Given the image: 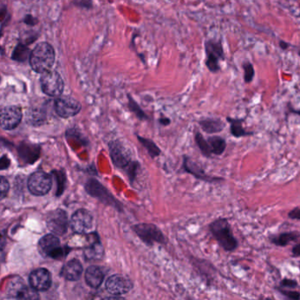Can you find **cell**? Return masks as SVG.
I'll return each mask as SVG.
<instances>
[{"mask_svg": "<svg viewBox=\"0 0 300 300\" xmlns=\"http://www.w3.org/2000/svg\"><path fill=\"white\" fill-rule=\"evenodd\" d=\"M209 232L219 247L226 253H234L239 246L238 238L234 236L233 228L229 219L224 217H219L210 222Z\"/></svg>", "mask_w": 300, "mask_h": 300, "instance_id": "cell-1", "label": "cell"}, {"mask_svg": "<svg viewBox=\"0 0 300 300\" xmlns=\"http://www.w3.org/2000/svg\"><path fill=\"white\" fill-rule=\"evenodd\" d=\"M56 58L55 49L49 43H40L31 51L29 63L34 72L38 73L49 71L53 67Z\"/></svg>", "mask_w": 300, "mask_h": 300, "instance_id": "cell-2", "label": "cell"}, {"mask_svg": "<svg viewBox=\"0 0 300 300\" xmlns=\"http://www.w3.org/2000/svg\"><path fill=\"white\" fill-rule=\"evenodd\" d=\"M42 90L49 97H59L64 88L62 77L56 71H47L42 73L40 79Z\"/></svg>", "mask_w": 300, "mask_h": 300, "instance_id": "cell-3", "label": "cell"}, {"mask_svg": "<svg viewBox=\"0 0 300 300\" xmlns=\"http://www.w3.org/2000/svg\"><path fill=\"white\" fill-rule=\"evenodd\" d=\"M39 248L44 256L57 260L65 256L70 251V249L61 247L60 240L56 234H48L41 238L39 241Z\"/></svg>", "mask_w": 300, "mask_h": 300, "instance_id": "cell-4", "label": "cell"}, {"mask_svg": "<svg viewBox=\"0 0 300 300\" xmlns=\"http://www.w3.org/2000/svg\"><path fill=\"white\" fill-rule=\"evenodd\" d=\"M28 187L33 195H47L52 187V178L45 172H33L29 176Z\"/></svg>", "mask_w": 300, "mask_h": 300, "instance_id": "cell-5", "label": "cell"}, {"mask_svg": "<svg viewBox=\"0 0 300 300\" xmlns=\"http://www.w3.org/2000/svg\"><path fill=\"white\" fill-rule=\"evenodd\" d=\"M55 110L60 117L70 118L80 112L81 104L79 100L72 97L62 96L55 100Z\"/></svg>", "mask_w": 300, "mask_h": 300, "instance_id": "cell-6", "label": "cell"}, {"mask_svg": "<svg viewBox=\"0 0 300 300\" xmlns=\"http://www.w3.org/2000/svg\"><path fill=\"white\" fill-rule=\"evenodd\" d=\"M205 49L207 55L206 65L210 72H217L220 70L219 63L224 60V50L220 42L208 41L205 43Z\"/></svg>", "mask_w": 300, "mask_h": 300, "instance_id": "cell-7", "label": "cell"}, {"mask_svg": "<svg viewBox=\"0 0 300 300\" xmlns=\"http://www.w3.org/2000/svg\"><path fill=\"white\" fill-rule=\"evenodd\" d=\"M7 294L17 300H35L39 296L32 287L29 288L21 278H14L7 286Z\"/></svg>", "mask_w": 300, "mask_h": 300, "instance_id": "cell-8", "label": "cell"}, {"mask_svg": "<svg viewBox=\"0 0 300 300\" xmlns=\"http://www.w3.org/2000/svg\"><path fill=\"white\" fill-rule=\"evenodd\" d=\"M183 168L187 173L190 174L193 176L195 177V179H197L199 181H205L207 183H210V184L222 183L225 181V179L223 177L213 176V175L207 174V173L205 172L203 167L199 166L198 164H196L195 161H193L191 158L187 157V156L184 157Z\"/></svg>", "mask_w": 300, "mask_h": 300, "instance_id": "cell-9", "label": "cell"}, {"mask_svg": "<svg viewBox=\"0 0 300 300\" xmlns=\"http://www.w3.org/2000/svg\"><path fill=\"white\" fill-rule=\"evenodd\" d=\"M133 229L135 233L139 236V238L148 245H153L155 242L164 243L162 233L154 224H137L134 226Z\"/></svg>", "mask_w": 300, "mask_h": 300, "instance_id": "cell-10", "label": "cell"}, {"mask_svg": "<svg viewBox=\"0 0 300 300\" xmlns=\"http://www.w3.org/2000/svg\"><path fill=\"white\" fill-rule=\"evenodd\" d=\"M47 226L53 234L62 236L68 230V217L66 212L61 209L51 211L47 218Z\"/></svg>", "mask_w": 300, "mask_h": 300, "instance_id": "cell-11", "label": "cell"}, {"mask_svg": "<svg viewBox=\"0 0 300 300\" xmlns=\"http://www.w3.org/2000/svg\"><path fill=\"white\" fill-rule=\"evenodd\" d=\"M110 155L114 165L120 168H127L130 167L131 153L129 149L119 141H114L110 143Z\"/></svg>", "mask_w": 300, "mask_h": 300, "instance_id": "cell-12", "label": "cell"}, {"mask_svg": "<svg viewBox=\"0 0 300 300\" xmlns=\"http://www.w3.org/2000/svg\"><path fill=\"white\" fill-rule=\"evenodd\" d=\"M22 119V111L18 106H7L1 111V127L5 130L15 129Z\"/></svg>", "mask_w": 300, "mask_h": 300, "instance_id": "cell-13", "label": "cell"}, {"mask_svg": "<svg viewBox=\"0 0 300 300\" xmlns=\"http://www.w3.org/2000/svg\"><path fill=\"white\" fill-rule=\"evenodd\" d=\"M71 227L74 233L84 234L88 233L93 227V216L85 209L77 210L72 215Z\"/></svg>", "mask_w": 300, "mask_h": 300, "instance_id": "cell-14", "label": "cell"}, {"mask_svg": "<svg viewBox=\"0 0 300 300\" xmlns=\"http://www.w3.org/2000/svg\"><path fill=\"white\" fill-rule=\"evenodd\" d=\"M52 284L51 274L48 269L40 268L34 269L29 275V284L35 291H45L48 290Z\"/></svg>", "mask_w": 300, "mask_h": 300, "instance_id": "cell-15", "label": "cell"}, {"mask_svg": "<svg viewBox=\"0 0 300 300\" xmlns=\"http://www.w3.org/2000/svg\"><path fill=\"white\" fill-rule=\"evenodd\" d=\"M132 283L127 277L114 275L106 282V289L112 295L120 296L128 293L132 289Z\"/></svg>", "mask_w": 300, "mask_h": 300, "instance_id": "cell-16", "label": "cell"}, {"mask_svg": "<svg viewBox=\"0 0 300 300\" xmlns=\"http://www.w3.org/2000/svg\"><path fill=\"white\" fill-rule=\"evenodd\" d=\"M86 191L91 195L100 199L101 202L108 204V205L118 207V202L114 200V197L111 195L110 192L96 180H94V179L89 180V181L86 183Z\"/></svg>", "mask_w": 300, "mask_h": 300, "instance_id": "cell-17", "label": "cell"}, {"mask_svg": "<svg viewBox=\"0 0 300 300\" xmlns=\"http://www.w3.org/2000/svg\"><path fill=\"white\" fill-rule=\"evenodd\" d=\"M268 239L270 244L276 247L285 248L291 243L300 242V233L298 231H289L279 234H270L268 235Z\"/></svg>", "mask_w": 300, "mask_h": 300, "instance_id": "cell-18", "label": "cell"}, {"mask_svg": "<svg viewBox=\"0 0 300 300\" xmlns=\"http://www.w3.org/2000/svg\"><path fill=\"white\" fill-rule=\"evenodd\" d=\"M245 118H234L231 116L226 117V122L230 124V134L235 138H248L255 135L254 131L245 129L243 123Z\"/></svg>", "mask_w": 300, "mask_h": 300, "instance_id": "cell-19", "label": "cell"}, {"mask_svg": "<svg viewBox=\"0 0 300 300\" xmlns=\"http://www.w3.org/2000/svg\"><path fill=\"white\" fill-rule=\"evenodd\" d=\"M198 124L200 125L203 131L209 135L220 133L226 127V124L224 121L217 117H206L200 120Z\"/></svg>", "mask_w": 300, "mask_h": 300, "instance_id": "cell-20", "label": "cell"}, {"mask_svg": "<svg viewBox=\"0 0 300 300\" xmlns=\"http://www.w3.org/2000/svg\"><path fill=\"white\" fill-rule=\"evenodd\" d=\"M83 273V267L79 261L73 259L67 262L61 270V276L69 281H77L80 278Z\"/></svg>", "mask_w": 300, "mask_h": 300, "instance_id": "cell-21", "label": "cell"}, {"mask_svg": "<svg viewBox=\"0 0 300 300\" xmlns=\"http://www.w3.org/2000/svg\"><path fill=\"white\" fill-rule=\"evenodd\" d=\"M200 265L197 267L199 268L201 276L204 278L207 286H211L213 284L216 275L218 273L217 268L215 267L214 264L208 260H198Z\"/></svg>", "mask_w": 300, "mask_h": 300, "instance_id": "cell-22", "label": "cell"}, {"mask_svg": "<svg viewBox=\"0 0 300 300\" xmlns=\"http://www.w3.org/2000/svg\"><path fill=\"white\" fill-rule=\"evenodd\" d=\"M86 284L92 288H99L104 280V274L100 268L90 266L85 273Z\"/></svg>", "mask_w": 300, "mask_h": 300, "instance_id": "cell-23", "label": "cell"}, {"mask_svg": "<svg viewBox=\"0 0 300 300\" xmlns=\"http://www.w3.org/2000/svg\"><path fill=\"white\" fill-rule=\"evenodd\" d=\"M208 142L210 143V148L212 154L215 156H221L224 154L226 148H227V142L225 138L219 136V135H213L210 136L207 138Z\"/></svg>", "mask_w": 300, "mask_h": 300, "instance_id": "cell-24", "label": "cell"}, {"mask_svg": "<svg viewBox=\"0 0 300 300\" xmlns=\"http://www.w3.org/2000/svg\"><path fill=\"white\" fill-rule=\"evenodd\" d=\"M195 141L203 156H205V158H210L213 155L208 140L199 131L195 132Z\"/></svg>", "mask_w": 300, "mask_h": 300, "instance_id": "cell-25", "label": "cell"}, {"mask_svg": "<svg viewBox=\"0 0 300 300\" xmlns=\"http://www.w3.org/2000/svg\"><path fill=\"white\" fill-rule=\"evenodd\" d=\"M30 49L26 43H19L16 47L12 55V59L17 62H26L29 58H30Z\"/></svg>", "mask_w": 300, "mask_h": 300, "instance_id": "cell-26", "label": "cell"}, {"mask_svg": "<svg viewBox=\"0 0 300 300\" xmlns=\"http://www.w3.org/2000/svg\"><path fill=\"white\" fill-rule=\"evenodd\" d=\"M103 255V248L99 241H96L90 245L84 251V256L87 260H98Z\"/></svg>", "mask_w": 300, "mask_h": 300, "instance_id": "cell-27", "label": "cell"}, {"mask_svg": "<svg viewBox=\"0 0 300 300\" xmlns=\"http://www.w3.org/2000/svg\"><path fill=\"white\" fill-rule=\"evenodd\" d=\"M274 289L280 295L284 297L285 299L291 300H300V291H295L294 289H284L280 286H275Z\"/></svg>", "mask_w": 300, "mask_h": 300, "instance_id": "cell-28", "label": "cell"}, {"mask_svg": "<svg viewBox=\"0 0 300 300\" xmlns=\"http://www.w3.org/2000/svg\"><path fill=\"white\" fill-rule=\"evenodd\" d=\"M138 139H139V141H140L141 143H143V146L147 149L148 152H149V153H150L153 157H155V156L159 155L160 151H159V149L157 147V145L153 143V141H151V140H149V139H146V138H140V137H138Z\"/></svg>", "mask_w": 300, "mask_h": 300, "instance_id": "cell-29", "label": "cell"}, {"mask_svg": "<svg viewBox=\"0 0 300 300\" xmlns=\"http://www.w3.org/2000/svg\"><path fill=\"white\" fill-rule=\"evenodd\" d=\"M54 174H55V176L57 178V182H58V184H57V195L59 196V195H61V194H62L63 191L64 190L65 181H66L65 174L63 172H56Z\"/></svg>", "mask_w": 300, "mask_h": 300, "instance_id": "cell-30", "label": "cell"}, {"mask_svg": "<svg viewBox=\"0 0 300 300\" xmlns=\"http://www.w3.org/2000/svg\"><path fill=\"white\" fill-rule=\"evenodd\" d=\"M299 285H300L299 282L295 279L289 278V277H284L279 283V286L282 288H284V289H294L295 290L299 287Z\"/></svg>", "mask_w": 300, "mask_h": 300, "instance_id": "cell-31", "label": "cell"}, {"mask_svg": "<svg viewBox=\"0 0 300 300\" xmlns=\"http://www.w3.org/2000/svg\"><path fill=\"white\" fill-rule=\"evenodd\" d=\"M244 79L246 83H250L252 81L253 78L254 76V71L253 65L250 63H246L243 64Z\"/></svg>", "mask_w": 300, "mask_h": 300, "instance_id": "cell-32", "label": "cell"}, {"mask_svg": "<svg viewBox=\"0 0 300 300\" xmlns=\"http://www.w3.org/2000/svg\"><path fill=\"white\" fill-rule=\"evenodd\" d=\"M1 199H3L5 197L7 192L9 191V182L5 179V177H1Z\"/></svg>", "mask_w": 300, "mask_h": 300, "instance_id": "cell-33", "label": "cell"}, {"mask_svg": "<svg viewBox=\"0 0 300 300\" xmlns=\"http://www.w3.org/2000/svg\"><path fill=\"white\" fill-rule=\"evenodd\" d=\"M0 14H1V29L3 30L5 23L8 21V19H9L10 17L8 11L6 9L5 5H2V8H1V13Z\"/></svg>", "mask_w": 300, "mask_h": 300, "instance_id": "cell-34", "label": "cell"}, {"mask_svg": "<svg viewBox=\"0 0 300 300\" xmlns=\"http://www.w3.org/2000/svg\"><path fill=\"white\" fill-rule=\"evenodd\" d=\"M288 219L291 220H300V207H295L291 209L287 215Z\"/></svg>", "mask_w": 300, "mask_h": 300, "instance_id": "cell-35", "label": "cell"}, {"mask_svg": "<svg viewBox=\"0 0 300 300\" xmlns=\"http://www.w3.org/2000/svg\"><path fill=\"white\" fill-rule=\"evenodd\" d=\"M129 108L134 111L136 114H138L140 118L145 117V115L143 113V111L138 108V106L136 104V102L132 100V99H129Z\"/></svg>", "mask_w": 300, "mask_h": 300, "instance_id": "cell-36", "label": "cell"}, {"mask_svg": "<svg viewBox=\"0 0 300 300\" xmlns=\"http://www.w3.org/2000/svg\"><path fill=\"white\" fill-rule=\"evenodd\" d=\"M291 257L292 258H300V242H297L295 245L292 246L291 248Z\"/></svg>", "mask_w": 300, "mask_h": 300, "instance_id": "cell-37", "label": "cell"}, {"mask_svg": "<svg viewBox=\"0 0 300 300\" xmlns=\"http://www.w3.org/2000/svg\"><path fill=\"white\" fill-rule=\"evenodd\" d=\"M38 20L37 19H35L34 17H33L32 15H27L24 18V22L26 24L30 25V26H34L35 24H37Z\"/></svg>", "mask_w": 300, "mask_h": 300, "instance_id": "cell-38", "label": "cell"}, {"mask_svg": "<svg viewBox=\"0 0 300 300\" xmlns=\"http://www.w3.org/2000/svg\"><path fill=\"white\" fill-rule=\"evenodd\" d=\"M9 164V158L4 156L1 159V169H5L6 167H8Z\"/></svg>", "mask_w": 300, "mask_h": 300, "instance_id": "cell-39", "label": "cell"}, {"mask_svg": "<svg viewBox=\"0 0 300 300\" xmlns=\"http://www.w3.org/2000/svg\"><path fill=\"white\" fill-rule=\"evenodd\" d=\"M290 112H291V113H293V114H298V115H300V110H295V109H293V108H291V109H290Z\"/></svg>", "mask_w": 300, "mask_h": 300, "instance_id": "cell-40", "label": "cell"}, {"mask_svg": "<svg viewBox=\"0 0 300 300\" xmlns=\"http://www.w3.org/2000/svg\"><path fill=\"white\" fill-rule=\"evenodd\" d=\"M280 45H281L282 48H284V49H285L289 46V44H287V43H284V42H281Z\"/></svg>", "mask_w": 300, "mask_h": 300, "instance_id": "cell-41", "label": "cell"}, {"mask_svg": "<svg viewBox=\"0 0 300 300\" xmlns=\"http://www.w3.org/2000/svg\"></svg>", "mask_w": 300, "mask_h": 300, "instance_id": "cell-42", "label": "cell"}]
</instances>
